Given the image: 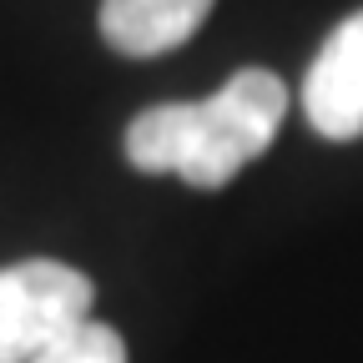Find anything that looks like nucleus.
I'll return each mask as SVG.
<instances>
[{"mask_svg":"<svg viewBox=\"0 0 363 363\" xmlns=\"http://www.w3.org/2000/svg\"><path fill=\"white\" fill-rule=\"evenodd\" d=\"M217 0H101V35L121 56H167L187 45Z\"/></svg>","mask_w":363,"mask_h":363,"instance_id":"20e7f679","label":"nucleus"},{"mask_svg":"<svg viewBox=\"0 0 363 363\" xmlns=\"http://www.w3.org/2000/svg\"><path fill=\"white\" fill-rule=\"evenodd\" d=\"M303 116L323 142L363 136V11L343 16L303 76Z\"/></svg>","mask_w":363,"mask_h":363,"instance_id":"7ed1b4c3","label":"nucleus"},{"mask_svg":"<svg viewBox=\"0 0 363 363\" xmlns=\"http://www.w3.org/2000/svg\"><path fill=\"white\" fill-rule=\"evenodd\" d=\"M35 363H126V343L111 323H81L76 333H66L56 348H45Z\"/></svg>","mask_w":363,"mask_h":363,"instance_id":"39448f33","label":"nucleus"},{"mask_svg":"<svg viewBox=\"0 0 363 363\" xmlns=\"http://www.w3.org/2000/svg\"><path fill=\"white\" fill-rule=\"evenodd\" d=\"M96 288L81 267L26 257L0 267V363H35L66 333L91 323Z\"/></svg>","mask_w":363,"mask_h":363,"instance_id":"f03ea898","label":"nucleus"},{"mask_svg":"<svg viewBox=\"0 0 363 363\" xmlns=\"http://www.w3.org/2000/svg\"><path fill=\"white\" fill-rule=\"evenodd\" d=\"M288 116V86L278 71L247 66L202 101L147 106L126 126V162L136 172H172L187 187L217 192L247 162H257Z\"/></svg>","mask_w":363,"mask_h":363,"instance_id":"f257e3e1","label":"nucleus"}]
</instances>
